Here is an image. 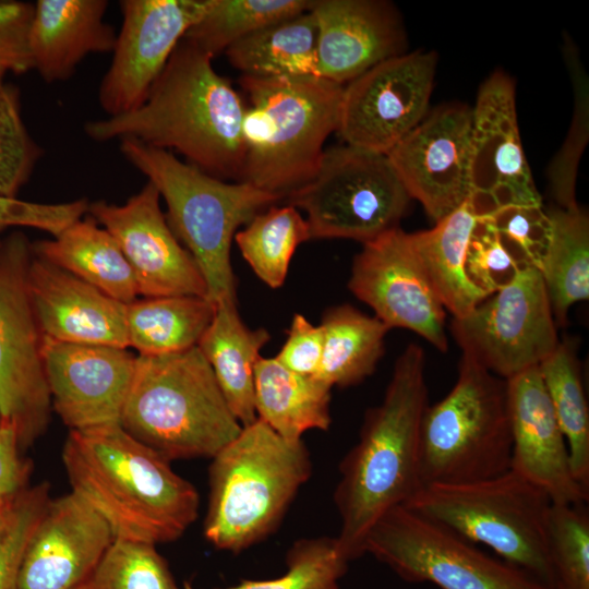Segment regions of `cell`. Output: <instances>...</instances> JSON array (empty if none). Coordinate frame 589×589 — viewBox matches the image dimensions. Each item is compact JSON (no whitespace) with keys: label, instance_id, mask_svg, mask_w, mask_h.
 Wrapping results in <instances>:
<instances>
[{"label":"cell","instance_id":"obj_7","mask_svg":"<svg viewBox=\"0 0 589 589\" xmlns=\"http://www.w3.org/2000/svg\"><path fill=\"white\" fill-rule=\"evenodd\" d=\"M120 425L170 461L212 458L242 429L197 346L136 356Z\"/></svg>","mask_w":589,"mask_h":589},{"label":"cell","instance_id":"obj_37","mask_svg":"<svg viewBox=\"0 0 589 589\" xmlns=\"http://www.w3.org/2000/svg\"><path fill=\"white\" fill-rule=\"evenodd\" d=\"M349 563L336 538H303L289 548L283 575L271 579H244L223 589H340L339 581ZM183 587L196 589L189 582Z\"/></svg>","mask_w":589,"mask_h":589},{"label":"cell","instance_id":"obj_19","mask_svg":"<svg viewBox=\"0 0 589 589\" xmlns=\"http://www.w3.org/2000/svg\"><path fill=\"white\" fill-rule=\"evenodd\" d=\"M470 197L479 215L542 204L520 141L515 85L501 71L481 85L471 108Z\"/></svg>","mask_w":589,"mask_h":589},{"label":"cell","instance_id":"obj_5","mask_svg":"<svg viewBox=\"0 0 589 589\" xmlns=\"http://www.w3.org/2000/svg\"><path fill=\"white\" fill-rule=\"evenodd\" d=\"M240 84L248 103L239 181L285 199L315 176L324 143L338 128L344 85L247 75Z\"/></svg>","mask_w":589,"mask_h":589},{"label":"cell","instance_id":"obj_28","mask_svg":"<svg viewBox=\"0 0 589 589\" xmlns=\"http://www.w3.org/2000/svg\"><path fill=\"white\" fill-rule=\"evenodd\" d=\"M33 254L125 304L136 300L134 274L113 237L92 217L49 240L32 243Z\"/></svg>","mask_w":589,"mask_h":589},{"label":"cell","instance_id":"obj_22","mask_svg":"<svg viewBox=\"0 0 589 589\" xmlns=\"http://www.w3.org/2000/svg\"><path fill=\"white\" fill-rule=\"evenodd\" d=\"M507 381L510 470L542 489L553 504H586L589 490L574 477L566 440L538 366Z\"/></svg>","mask_w":589,"mask_h":589},{"label":"cell","instance_id":"obj_15","mask_svg":"<svg viewBox=\"0 0 589 589\" xmlns=\"http://www.w3.org/2000/svg\"><path fill=\"white\" fill-rule=\"evenodd\" d=\"M209 0H121L122 24L98 88L108 117L139 108Z\"/></svg>","mask_w":589,"mask_h":589},{"label":"cell","instance_id":"obj_41","mask_svg":"<svg viewBox=\"0 0 589 589\" xmlns=\"http://www.w3.org/2000/svg\"><path fill=\"white\" fill-rule=\"evenodd\" d=\"M481 215L491 220L503 244L521 266L540 271L551 235L543 204L507 205Z\"/></svg>","mask_w":589,"mask_h":589},{"label":"cell","instance_id":"obj_34","mask_svg":"<svg viewBox=\"0 0 589 589\" xmlns=\"http://www.w3.org/2000/svg\"><path fill=\"white\" fill-rule=\"evenodd\" d=\"M575 338L564 337L539 371L568 447L576 480L589 490V409Z\"/></svg>","mask_w":589,"mask_h":589},{"label":"cell","instance_id":"obj_9","mask_svg":"<svg viewBox=\"0 0 589 589\" xmlns=\"http://www.w3.org/2000/svg\"><path fill=\"white\" fill-rule=\"evenodd\" d=\"M552 504L542 489L508 470L478 482L422 488L404 506L471 543L484 544L552 589L546 546Z\"/></svg>","mask_w":589,"mask_h":589},{"label":"cell","instance_id":"obj_3","mask_svg":"<svg viewBox=\"0 0 589 589\" xmlns=\"http://www.w3.org/2000/svg\"><path fill=\"white\" fill-rule=\"evenodd\" d=\"M428 406L424 350L411 342L396 359L383 400L365 412L359 440L339 466L336 540L350 562L364 554L375 522L421 489L419 432Z\"/></svg>","mask_w":589,"mask_h":589},{"label":"cell","instance_id":"obj_6","mask_svg":"<svg viewBox=\"0 0 589 589\" xmlns=\"http://www.w3.org/2000/svg\"><path fill=\"white\" fill-rule=\"evenodd\" d=\"M311 472L303 440L288 441L259 418L243 425L212 457L206 540L231 553L261 542L277 529Z\"/></svg>","mask_w":589,"mask_h":589},{"label":"cell","instance_id":"obj_26","mask_svg":"<svg viewBox=\"0 0 589 589\" xmlns=\"http://www.w3.org/2000/svg\"><path fill=\"white\" fill-rule=\"evenodd\" d=\"M478 217L469 197L432 228L409 233L426 278L453 318L469 314L488 297L466 273L467 249Z\"/></svg>","mask_w":589,"mask_h":589},{"label":"cell","instance_id":"obj_30","mask_svg":"<svg viewBox=\"0 0 589 589\" xmlns=\"http://www.w3.org/2000/svg\"><path fill=\"white\" fill-rule=\"evenodd\" d=\"M225 53L242 75L320 77L317 26L310 9L255 31Z\"/></svg>","mask_w":589,"mask_h":589},{"label":"cell","instance_id":"obj_43","mask_svg":"<svg viewBox=\"0 0 589 589\" xmlns=\"http://www.w3.org/2000/svg\"><path fill=\"white\" fill-rule=\"evenodd\" d=\"M49 500V485L43 482L28 488L12 505L0 538V589H16L25 548Z\"/></svg>","mask_w":589,"mask_h":589},{"label":"cell","instance_id":"obj_40","mask_svg":"<svg viewBox=\"0 0 589 589\" xmlns=\"http://www.w3.org/2000/svg\"><path fill=\"white\" fill-rule=\"evenodd\" d=\"M41 154L23 121L17 88L4 83L0 88V194L16 197Z\"/></svg>","mask_w":589,"mask_h":589},{"label":"cell","instance_id":"obj_47","mask_svg":"<svg viewBox=\"0 0 589 589\" xmlns=\"http://www.w3.org/2000/svg\"><path fill=\"white\" fill-rule=\"evenodd\" d=\"M21 450L14 424L0 419V508H10L28 489L31 468Z\"/></svg>","mask_w":589,"mask_h":589},{"label":"cell","instance_id":"obj_32","mask_svg":"<svg viewBox=\"0 0 589 589\" xmlns=\"http://www.w3.org/2000/svg\"><path fill=\"white\" fill-rule=\"evenodd\" d=\"M215 305L200 296L144 298L127 304L129 347L157 357L196 347L211 324Z\"/></svg>","mask_w":589,"mask_h":589},{"label":"cell","instance_id":"obj_29","mask_svg":"<svg viewBox=\"0 0 589 589\" xmlns=\"http://www.w3.org/2000/svg\"><path fill=\"white\" fill-rule=\"evenodd\" d=\"M332 388L315 376L294 373L275 357H261L254 371L256 417L288 441L332 424Z\"/></svg>","mask_w":589,"mask_h":589},{"label":"cell","instance_id":"obj_23","mask_svg":"<svg viewBox=\"0 0 589 589\" xmlns=\"http://www.w3.org/2000/svg\"><path fill=\"white\" fill-rule=\"evenodd\" d=\"M318 76L344 85L377 63L405 53L395 7L382 0H312Z\"/></svg>","mask_w":589,"mask_h":589},{"label":"cell","instance_id":"obj_21","mask_svg":"<svg viewBox=\"0 0 589 589\" xmlns=\"http://www.w3.org/2000/svg\"><path fill=\"white\" fill-rule=\"evenodd\" d=\"M113 540L105 519L75 493L50 497L25 548L16 589H83Z\"/></svg>","mask_w":589,"mask_h":589},{"label":"cell","instance_id":"obj_31","mask_svg":"<svg viewBox=\"0 0 589 589\" xmlns=\"http://www.w3.org/2000/svg\"><path fill=\"white\" fill-rule=\"evenodd\" d=\"M323 352L315 377L330 387H348L372 375L384 356L389 328L350 304L322 315Z\"/></svg>","mask_w":589,"mask_h":589},{"label":"cell","instance_id":"obj_10","mask_svg":"<svg viewBox=\"0 0 589 589\" xmlns=\"http://www.w3.org/2000/svg\"><path fill=\"white\" fill-rule=\"evenodd\" d=\"M287 200L305 213L311 239L362 244L399 227L411 201L386 155L347 144L324 149L315 176Z\"/></svg>","mask_w":589,"mask_h":589},{"label":"cell","instance_id":"obj_8","mask_svg":"<svg viewBox=\"0 0 589 589\" xmlns=\"http://www.w3.org/2000/svg\"><path fill=\"white\" fill-rule=\"evenodd\" d=\"M418 453L421 489L478 482L510 470L507 381L462 354L455 385L423 413Z\"/></svg>","mask_w":589,"mask_h":589},{"label":"cell","instance_id":"obj_13","mask_svg":"<svg viewBox=\"0 0 589 589\" xmlns=\"http://www.w3.org/2000/svg\"><path fill=\"white\" fill-rule=\"evenodd\" d=\"M449 328L462 354L504 380L539 366L560 342L542 275L533 266L453 318Z\"/></svg>","mask_w":589,"mask_h":589},{"label":"cell","instance_id":"obj_45","mask_svg":"<svg viewBox=\"0 0 589 589\" xmlns=\"http://www.w3.org/2000/svg\"><path fill=\"white\" fill-rule=\"evenodd\" d=\"M34 3L0 0V71L23 74L33 69L29 31Z\"/></svg>","mask_w":589,"mask_h":589},{"label":"cell","instance_id":"obj_44","mask_svg":"<svg viewBox=\"0 0 589 589\" xmlns=\"http://www.w3.org/2000/svg\"><path fill=\"white\" fill-rule=\"evenodd\" d=\"M88 201L34 203L0 194V231L12 227L35 228L57 237L87 214Z\"/></svg>","mask_w":589,"mask_h":589},{"label":"cell","instance_id":"obj_20","mask_svg":"<svg viewBox=\"0 0 589 589\" xmlns=\"http://www.w3.org/2000/svg\"><path fill=\"white\" fill-rule=\"evenodd\" d=\"M43 361L52 410L70 431L120 423L136 356L127 348L44 337Z\"/></svg>","mask_w":589,"mask_h":589},{"label":"cell","instance_id":"obj_42","mask_svg":"<svg viewBox=\"0 0 589 589\" xmlns=\"http://www.w3.org/2000/svg\"><path fill=\"white\" fill-rule=\"evenodd\" d=\"M522 267L505 248L491 220L479 215L466 255L470 280L490 296L508 285Z\"/></svg>","mask_w":589,"mask_h":589},{"label":"cell","instance_id":"obj_16","mask_svg":"<svg viewBox=\"0 0 589 589\" xmlns=\"http://www.w3.org/2000/svg\"><path fill=\"white\" fill-rule=\"evenodd\" d=\"M348 288L389 329L411 330L442 352L448 350L446 311L399 227L362 244Z\"/></svg>","mask_w":589,"mask_h":589},{"label":"cell","instance_id":"obj_27","mask_svg":"<svg viewBox=\"0 0 589 589\" xmlns=\"http://www.w3.org/2000/svg\"><path fill=\"white\" fill-rule=\"evenodd\" d=\"M271 339L263 328H250L237 303H219L197 347L209 363L220 390L241 425L254 422V371Z\"/></svg>","mask_w":589,"mask_h":589},{"label":"cell","instance_id":"obj_24","mask_svg":"<svg viewBox=\"0 0 589 589\" xmlns=\"http://www.w3.org/2000/svg\"><path fill=\"white\" fill-rule=\"evenodd\" d=\"M27 278L44 337L71 344L129 347L125 303L34 254Z\"/></svg>","mask_w":589,"mask_h":589},{"label":"cell","instance_id":"obj_11","mask_svg":"<svg viewBox=\"0 0 589 589\" xmlns=\"http://www.w3.org/2000/svg\"><path fill=\"white\" fill-rule=\"evenodd\" d=\"M32 256L23 232L0 239V419L14 424L22 449L46 432L52 411L44 334L28 289Z\"/></svg>","mask_w":589,"mask_h":589},{"label":"cell","instance_id":"obj_4","mask_svg":"<svg viewBox=\"0 0 589 589\" xmlns=\"http://www.w3.org/2000/svg\"><path fill=\"white\" fill-rule=\"evenodd\" d=\"M120 152L158 190L167 221L195 261L207 298L237 303V278L230 260L240 226L281 200L245 182H227L180 160L172 152L134 139L120 140Z\"/></svg>","mask_w":589,"mask_h":589},{"label":"cell","instance_id":"obj_48","mask_svg":"<svg viewBox=\"0 0 589 589\" xmlns=\"http://www.w3.org/2000/svg\"><path fill=\"white\" fill-rule=\"evenodd\" d=\"M11 507L10 508H0V538H1V536L3 534V532H4L5 528H7Z\"/></svg>","mask_w":589,"mask_h":589},{"label":"cell","instance_id":"obj_12","mask_svg":"<svg viewBox=\"0 0 589 589\" xmlns=\"http://www.w3.org/2000/svg\"><path fill=\"white\" fill-rule=\"evenodd\" d=\"M363 549L409 582L440 589H549L404 505L375 522Z\"/></svg>","mask_w":589,"mask_h":589},{"label":"cell","instance_id":"obj_14","mask_svg":"<svg viewBox=\"0 0 589 589\" xmlns=\"http://www.w3.org/2000/svg\"><path fill=\"white\" fill-rule=\"evenodd\" d=\"M436 55L402 53L344 86L337 133L347 145L387 155L428 115Z\"/></svg>","mask_w":589,"mask_h":589},{"label":"cell","instance_id":"obj_2","mask_svg":"<svg viewBox=\"0 0 589 589\" xmlns=\"http://www.w3.org/2000/svg\"><path fill=\"white\" fill-rule=\"evenodd\" d=\"M62 462L71 491L105 519L115 539L171 542L197 517L194 485L120 423L70 431Z\"/></svg>","mask_w":589,"mask_h":589},{"label":"cell","instance_id":"obj_38","mask_svg":"<svg viewBox=\"0 0 589 589\" xmlns=\"http://www.w3.org/2000/svg\"><path fill=\"white\" fill-rule=\"evenodd\" d=\"M552 589H589V515L586 504H552L546 524Z\"/></svg>","mask_w":589,"mask_h":589},{"label":"cell","instance_id":"obj_18","mask_svg":"<svg viewBox=\"0 0 589 589\" xmlns=\"http://www.w3.org/2000/svg\"><path fill=\"white\" fill-rule=\"evenodd\" d=\"M471 109H434L386 156L411 200L435 223L470 197Z\"/></svg>","mask_w":589,"mask_h":589},{"label":"cell","instance_id":"obj_36","mask_svg":"<svg viewBox=\"0 0 589 589\" xmlns=\"http://www.w3.org/2000/svg\"><path fill=\"white\" fill-rule=\"evenodd\" d=\"M311 0H209L184 39L212 58L272 23L308 11Z\"/></svg>","mask_w":589,"mask_h":589},{"label":"cell","instance_id":"obj_39","mask_svg":"<svg viewBox=\"0 0 589 589\" xmlns=\"http://www.w3.org/2000/svg\"><path fill=\"white\" fill-rule=\"evenodd\" d=\"M83 589H185L156 545L115 539Z\"/></svg>","mask_w":589,"mask_h":589},{"label":"cell","instance_id":"obj_25","mask_svg":"<svg viewBox=\"0 0 589 589\" xmlns=\"http://www.w3.org/2000/svg\"><path fill=\"white\" fill-rule=\"evenodd\" d=\"M107 0H37L29 31L33 69L47 83L70 79L91 53L112 52Z\"/></svg>","mask_w":589,"mask_h":589},{"label":"cell","instance_id":"obj_1","mask_svg":"<svg viewBox=\"0 0 589 589\" xmlns=\"http://www.w3.org/2000/svg\"><path fill=\"white\" fill-rule=\"evenodd\" d=\"M212 61L183 38L144 103L128 113L88 121L86 135L96 142L134 139L175 151L213 177L239 181L245 103Z\"/></svg>","mask_w":589,"mask_h":589},{"label":"cell","instance_id":"obj_46","mask_svg":"<svg viewBox=\"0 0 589 589\" xmlns=\"http://www.w3.org/2000/svg\"><path fill=\"white\" fill-rule=\"evenodd\" d=\"M323 352V330L304 315L294 314L287 330V338L275 359L288 370L315 376Z\"/></svg>","mask_w":589,"mask_h":589},{"label":"cell","instance_id":"obj_17","mask_svg":"<svg viewBox=\"0 0 589 589\" xmlns=\"http://www.w3.org/2000/svg\"><path fill=\"white\" fill-rule=\"evenodd\" d=\"M87 213L116 240L132 268L139 294L207 298L204 278L172 232L153 183L147 181L121 205L106 201L89 203Z\"/></svg>","mask_w":589,"mask_h":589},{"label":"cell","instance_id":"obj_49","mask_svg":"<svg viewBox=\"0 0 589 589\" xmlns=\"http://www.w3.org/2000/svg\"><path fill=\"white\" fill-rule=\"evenodd\" d=\"M7 73L0 71V88L2 87V85L5 83L4 82V76H5Z\"/></svg>","mask_w":589,"mask_h":589},{"label":"cell","instance_id":"obj_35","mask_svg":"<svg viewBox=\"0 0 589 589\" xmlns=\"http://www.w3.org/2000/svg\"><path fill=\"white\" fill-rule=\"evenodd\" d=\"M233 240L254 274L266 286L277 289L287 278L297 248L311 237L299 209L274 204L238 230Z\"/></svg>","mask_w":589,"mask_h":589},{"label":"cell","instance_id":"obj_33","mask_svg":"<svg viewBox=\"0 0 589 589\" xmlns=\"http://www.w3.org/2000/svg\"><path fill=\"white\" fill-rule=\"evenodd\" d=\"M549 244L540 267L557 327L569 309L589 298V218L585 209L554 207Z\"/></svg>","mask_w":589,"mask_h":589}]
</instances>
